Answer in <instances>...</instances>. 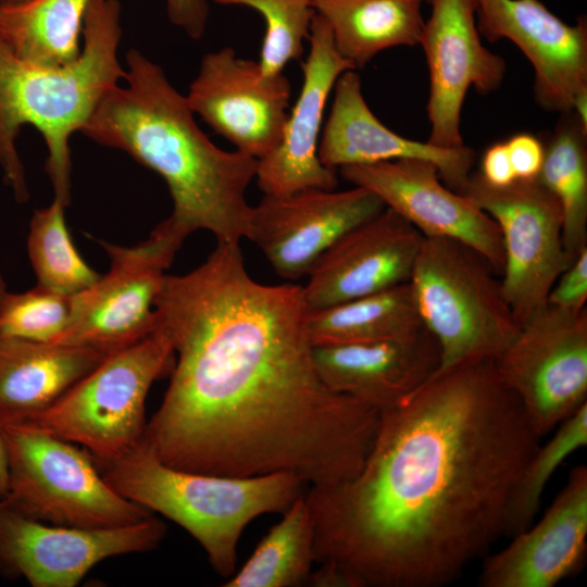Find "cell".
<instances>
[{"label": "cell", "instance_id": "6da1fadb", "mask_svg": "<svg viewBox=\"0 0 587 587\" xmlns=\"http://www.w3.org/2000/svg\"><path fill=\"white\" fill-rule=\"evenodd\" d=\"M157 326L175 363L141 441L168 466L223 476L289 472L308 486L353 477L379 413L328 389L313 360L301 286L264 285L239 243L165 275Z\"/></svg>", "mask_w": 587, "mask_h": 587}, {"label": "cell", "instance_id": "7a4b0ae2", "mask_svg": "<svg viewBox=\"0 0 587 587\" xmlns=\"http://www.w3.org/2000/svg\"><path fill=\"white\" fill-rule=\"evenodd\" d=\"M540 438L494 361L430 377L379 413L360 471L304 497L317 563L352 587H439L503 537L514 483Z\"/></svg>", "mask_w": 587, "mask_h": 587}, {"label": "cell", "instance_id": "3957f363", "mask_svg": "<svg viewBox=\"0 0 587 587\" xmlns=\"http://www.w3.org/2000/svg\"><path fill=\"white\" fill-rule=\"evenodd\" d=\"M126 62V86L113 87L79 133L165 180L173 211L164 221L184 239L205 229L217 242L239 243L249 232L246 191L258 160L215 146L161 66L136 49Z\"/></svg>", "mask_w": 587, "mask_h": 587}, {"label": "cell", "instance_id": "277c9868", "mask_svg": "<svg viewBox=\"0 0 587 587\" xmlns=\"http://www.w3.org/2000/svg\"><path fill=\"white\" fill-rule=\"evenodd\" d=\"M79 57L61 66H45L15 55L0 38V166L14 198H29L15 141L34 126L48 149L46 171L54 199L71 201L70 138L88 122L102 98L124 79L117 59L122 37L118 0H91L85 14Z\"/></svg>", "mask_w": 587, "mask_h": 587}, {"label": "cell", "instance_id": "5b68a950", "mask_svg": "<svg viewBox=\"0 0 587 587\" xmlns=\"http://www.w3.org/2000/svg\"><path fill=\"white\" fill-rule=\"evenodd\" d=\"M93 461L120 495L188 532L226 578L236 572L246 527L261 515L285 512L308 486L289 472L239 477L175 469L141 440L120 458Z\"/></svg>", "mask_w": 587, "mask_h": 587}, {"label": "cell", "instance_id": "8992f818", "mask_svg": "<svg viewBox=\"0 0 587 587\" xmlns=\"http://www.w3.org/2000/svg\"><path fill=\"white\" fill-rule=\"evenodd\" d=\"M496 268L473 248L450 238L423 237L409 280L420 317L439 348L438 375L494 361L520 323Z\"/></svg>", "mask_w": 587, "mask_h": 587}, {"label": "cell", "instance_id": "52a82bcc", "mask_svg": "<svg viewBox=\"0 0 587 587\" xmlns=\"http://www.w3.org/2000/svg\"><path fill=\"white\" fill-rule=\"evenodd\" d=\"M174 363L172 342L157 326L136 344L105 357L26 425L82 445L96 460L120 458L142 439L149 389L171 374Z\"/></svg>", "mask_w": 587, "mask_h": 587}, {"label": "cell", "instance_id": "ba28073f", "mask_svg": "<svg viewBox=\"0 0 587 587\" xmlns=\"http://www.w3.org/2000/svg\"><path fill=\"white\" fill-rule=\"evenodd\" d=\"M9 462L2 502L54 525L110 528L153 513L120 495L101 475L90 453L33 425L1 428Z\"/></svg>", "mask_w": 587, "mask_h": 587}, {"label": "cell", "instance_id": "9c48e42d", "mask_svg": "<svg viewBox=\"0 0 587 587\" xmlns=\"http://www.w3.org/2000/svg\"><path fill=\"white\" fill-rule=\"evenodd\" d=\"M185 239L164 221L133 247L100 241L110 268L72 296L70 321L53 344L82 347L110 355L157 328L154 301L165 270Z\"/></svg>", "mask_w": 587, "mask_h": 587}, {"label": "cell", "instance_id": "30bf717a", "mask_svg": "<svg viewBox=\"0 0 587 587\" xmlns=\"http://www.w3.org/2000/svg\"><path fill=\"white\" fill-rule=\"evenodd\" d=\"M541 439L587 403V310L551 304L533 311L494 360Z\"/></svg>", "mask_w": 587, "mask_h": 587}, {"label": "cell", "instance_id": "8fae6325", "mask_svg": "<svg viewBox=\"0 0 587 587\" xmlns=\"http://www.w3.org/2000/svg\"><path fill=\"white\" fill-rule=\"evenodd\" d=\"M463 195L499 226L502 290L521 323L547 303L557 278L573 262L563 245L560 202L538 177L496 187L478 172L471 173Z\"/></svg>", "mask_w": 587, "mask_h": 587}, {"label": "cell", "instance_id": "7c38bea8", "mask_svg": "<svg viewBox=\"0 0 587 587\" xmlns=\"http://www.w3.org/2000/svg\"><path fill=\"white\" fill-rule=\"evenodd\" d=\"M166 526L153 514L110 528L48 524L0 501V570L34 587H74L97 563L159 546Z\"/></svg>", "mask_w": 587, "mask_h": 587}, {"label": "cell", "instance_id": "4fadbf2b", "mask_svg": "<svg viewBox=\"0 0 587 587\" xmlns=\"http://www.w3.org/2000/svg\"><path fill=\"white\" fill-rule=\"evenodd\" d=\"M290 91L284 73L265 76L257 61L224 47L203 55L185 97L192 113L236 151L260 160L282 140Z\"/></svg>", "mask_w": 587, "mask_h": 587}, {"label": "cell", "instance_id": "5bb4252c", "mask_svg": "<svg viewBox=\"0 0 587 587\" xmlns=\"http://www.w3.org/2000/svg\"><path fill=\"white\" fill-rule=\"evenodd\" d=\"M338 170L344 179L375 193L423 237L463 242L486 258L501 276L504 253L499 226L469 197L450 189L432 162L401 159Z\"/></svg>", "mask_w": 587, "mask_h": 587}, {"label": "cell", "instance_id": "9a60e30c", "mask_svg": "<svg viewBox=\"0 0 587 587\" xmlns=\"http://www.w3.org/2000/svg\"><path fill=\"white\" fill-rule=\"evenodd\" d=\"M420 43L429 71L426 105L430 124L428 142L444 148L464 145L461 113L470 88L487 95L505 75L503 58L480 41L475 0H430Z\"/></svg>", "mask_w": 587, "mask_h": 587}, {"label": "cell", "instance_id": "2e32d148", "mask_svg": "<svg viewBox=\"0 0 587 587\" xmlns=\"http://www.w3.org/2000/svg\"><path fill=\"white\" fill-rule=\"evenodd\" d=\"M385 208L375 193L358 186L264 195L252 207L247 239L280 277L299 279L336 240Z\"/></svg>", "mask_w": 587, "mask_h": 587}, {"label": "cell", "instance_id": "e0dca14e", "mask_svg": "<svg viewBox=\"0 0 587 587\" xmlns=\"http://www.w3.org/2000/svg\"><path fill=\"white\" fill-rule=\"evenodd\" d=\"M476 25L489 41L508 39L534 67V96L541 109L570 113L587 88V18L570 25L540 0H475Z\"/></svg>", "mask_w": 587, "mask_h": 587}, {"label": "cell", "instance_id": "ac0fdd59", "mask_svg": "<svg viewBox=\"0 0 587 587\" xmlns=\"http://www.w3.org/2000/svg\"><path fill=\"white\" fill-rule=\"evenodd\" d=\"M310 51L301 65L302 86L288 113L279 145L258 160L255 179L267 196L304 189H336V170L319 158L324 110L338 77L352 64L336 50L327 22L316 13L309 33Z\"/></svg>", "mask_w": 587, "mask_h": 587}, {"label": "cell", "instance_id": "d6986e66", "mask_svg": "<svg viewBox=\"0 0 587 587\" xmlns=\"http://www.w3.org/2000/svg\"><path fill=\"white\" fill-rule=\"evenodd\" d=\"M423 235L385 208L336 240L302 287L309 311L369 296L411 278Z\"/></svg>", "mask_w": 587, "mask_h": 587}, {"label": "cell", "instance_id": "ffe728a7", "mask_svg": "<svg viewBox=\"0 0 587 587\" xmlns=\"http://www.w3.org/2000/svg\"><path fill=\"white\" fill-rule=\"evenodd\" d=\"M587 551V467L572 469L567 480L536 523L486 555L483 587H553L582 570Z\"/></svg>", "mask_w": 587, "mask_h": 587}, {"label": "cell", "instance_id": "44dd1931", "mask_svg": "<svg viewBox=\"0 0 587 587\" xmlns=\"http://www.w3.org/2000/svg\"><path fill=\"white\" fill-rule=\"evenodd\" d=\"M319 142L321 162L333 170L347 165L416 159L432 162L441 180L463 193L475 162V151L463 145L444 148L405 138L384 125L369 108L355 70L342 73Z\"/></svg>", "mask_w": 587, "mask_h": 587}, {"label": "cell", "instance_id": "7402d4cb", "mask_svg": "<svg viewBox=\"0 0 587 587\" xmlns=\"http://www.w3.org/2000/svg\"><path fill=\"white\" fill-rule=\"evenodd\" d=\"M313 360L328 389L380 413L432 377L439 348L424 327L404 339L313 346Z\"/></svg>", "mask_w": 587, "mask_h": 587}, {"label": "cell", "instance_id": "603a6c76", "mask_svg": "<svg viewBox=\"0 0 587 587\" xmlns=\"http://www.w3.org/2000/svg\"><path fill=\"white\" fill-rule=\"evenodd\" d=\"M105 357L93 349L0 335V428L30 423Z\"/></svg>", "mask_w": 587, "mask_h": 587}, {"label": "cell", "instance_id": "cb8c5ba5", "mask_svg": "<svg viewBox=\"0 0 587 587\" xmlns=\"http://www.w3.org/2000/svg\"><path fill=\"white\" fill-rule=\"evenodd\" d=\"M424 0H315L339 54L357 68L377 53L420 43Z\"/></svg>", "mask_w": 587, "mask_h": 587}, {"label": "cell", "instance_id": "d4e9b609", "mask_svg": "<svg viewBox=\"0 0 587 587\" xmlns=\"http://www.w3.org/2000/svg\"><path fill=\"white\" fill-rule=\"evenodd\" d=\"M307 328L313 346L404 339L424 325L410 283L311 310Z\"/></svg>", "mask_w": 587, "mask_h": 587}, {"label": "cell", "instance_id": "484cf974", "mask_svg": "<svg viewBox=\"0 0 587 587\" xmlns=\"http://www.w3.org/2000/svg\"><path fill=\"white\" fill-rule=\"evenodd\" d=\"M91 0L0 2V38L18 58L45 66L74 62Z\"/></svg>", "mask_w": 587, "mask_h": 587}, {"label": "cell", "instance_id": "4316f807", "mask_svg": "<svg viewBox=\"0 0 587 587\" xmlns=\"http://www.w3.org/2000/svg\"><path fill=\"white\" fill-rule=\"evenodd\" d=\"M305 494V492H304ZM304 494L299 497L224 584L225 587H299L316 563L314 523Z\"/></svg>", "mask_w": 587, "mask_h": 587}, {"label": "cell", "instance_id": "83f0119b", "mask_svg": "<svg viewBox=\"0 0 587 587\" xmlns=\"http://www.w3.org/2000/svg\"><path fill=\"white\" fill-rule=\"evenodd\" d=\"M545 147L538 179L562 209V238L574 261L587 247V132L570 112L562 114Z\"/></svg>", "mask_w": 587, "mask_h": 587}, {"label": "cell", "instance_id": "f1b7e54d", "mask_svg": "<svg viewBox=\"0 0 587 587\" xmlns=\"http://www.w3.org/2000/svg\"><path fill=\"white\" fill-rule=\"evenodd\" d=\"M587 445V403L563 421L549 440L537 446L524 463L512 488L503 535L511 538L526 529L538 513L544 490L560 465Z\"/></svg>", "mask_w": 587, "mask_h": 587}, {"label": "cell", "instance_id": "f546056e", "mask_svg": "<svg viewBox=\"0 0 587 587\" xmlns=\"http://www.w3.org/2000/svg\"><path fill=\"white\" fill-rule=\"evenodd\" d=\"M64 205L58 199L36 210L29 224L27 252L37 284L73 296L92 285L100 275L76 250L65 223Z\"/></svg>", "mask_w": 587, "mask_h": 587}, {"label": "cell", "instance_id": "4dcf8cb0", "mask_svg": "<svg viewBox=\"0 0 587 587\" xmlns=\"http://www.w3.org/2000/svg\"><path fill=\"white\" fill-rule=\"evenodd\" d=\"M220 5H242L258 11L265 32L258 61L265 76L282 74L303 53V42L316 15L315 0H212Z\"/></svg>", "mask_w": 587, "mask_h": 587}, {"label": "cell", "instance_id": "1f68e13d", "mask_svg": "<svg viewBox=\"0 0 587 587\" xmlns=\"http://www.w3.org/2000/svg\"><path fill=\"white\" fill-rule=\"evenodd\" d=\"M72 296L36 285L24 292L7 291L0 300V335L53 342L66 328Z\"/></svg>", "mask_w": 587, "mask_h": 587}, {"label": "cell", "instance_id": "d6a6232c", "mask_svg": "<svg viewBox=\"0 0 587 587\" xmlns=\"http://www.w3.org/2000/svg\"><path fill=\"white\" fill-rule=\"evenodd\" d=\"M587 300V247L583 248L574 261L553 284L547 303L578 312L586 308Z\"/></svg>", "mask_w": 587, "mask_h": 587}, {"label": "cell", "instance_id": "836d02e7", "mask_svg": "<svg viewBox=\"0 0 587 587\" xmlns=\"http://www.w3.org/2000/svg\"><path fill=\"white\" fill-rule=\"evenodd\" d=\"M517 179L537 178L545 158V146L530 134H516L505 141Z\"/></svg>", "mask_w": 587, "mask_h": 587}, {"label": "cell", "instance_id": "e575fe53", "mask_svg": "<svg viewBox=\"0 0 587 587\" xmlns=\"http://www.w3.org/2000/svg\"><path fill=\"white\" fill-rule=\"evenodd\" d=\"M166 11L170 22L191 39L199 40L203 36L210 13L207 0H166Z\"/></svg>", "mask_w": 587, "mask_h": 587}, {"label": "cell", "instance_id": "d590c367", "mask_svg": "<svg viewBox=\"0 0 587 587\" xmlns=\"http://www.w3.org/2000/svg\"><path fill=\"white\" fill-rule=\"evenodd\" d=\"M478 173L486 183L496 187L511 185L517 179L505 141L496 142L484 152Z\"/></svg>", "mask_w": 587, "mask_h": 587}, {"label": "cell", "instance_id": "8d00e7d4", "mask_svg": "<svg viewBox=\"0 0 587 587\" xmlns=\"http://www.w3.org/2000/svg\"><path fill=\"white\" fill-rule=\"evenodd\" d=\"M9 484V462L7 446L0 428V501L4 499Z\"/></svg>", "mask_w": 587, "mask_h": 587}, {"label": "cell", "instance_id": "74e56055", "mask_svg": "<svg viewBox=\"0 0 587 587\" xmlns=\"http://www.w3.org/2000/svg\"><path fill=\"white\" fill-rule=\"evenodd\" d=\"M571 113L577 118L582 128L587 132V88L574 98Z\"/></svg>", "mask_w": 587, "mask_h": 587}, {"label": "cell", "instance_id": "f35d334b", "mask_svg": "<svg viewBox=\"0 0 587 587\" xmlns=\"http://www.w3.org/2000/svg\"><path fill=\"white\" fill-rule=\"evenodd\" d=\"M7 286H5V283L0 274V300L1 298L3 297V295L7 292Z\"/></svg>", "mask_w": 587, "mask_h": 587}, {"label": "cell", "instance_id": "ab89813d", "mask_svg": "<svg viewBox=\"0 0 587 587\" xmlns=\"http://www.w3.org/2000/svg\"><path fill=\"white\" fill-rule=\"evenodd\" d=\"M17 1H22V0H0V2H17Z\"/></svg>", "mask_w": 587, "mask_h": 587}, {"label": "cell", "instance_id": "60d3db41", "mask_svg": "<svg viewBox=\"0 0 587 587\" xmlns=\"http://www.w3.org/2000/svg\"><path fill=\"white\" fill-rule=\"evenodd\" d=\"M424 1H427V2H429L430 0H424Z\"/></svg>", "mask_w": 587, "mask_h": 587}]
</instances>
